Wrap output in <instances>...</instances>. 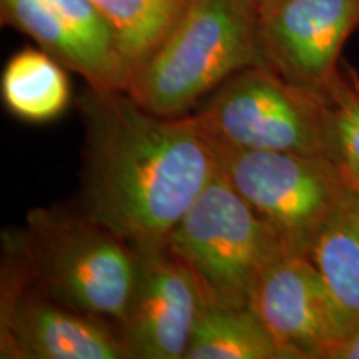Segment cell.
Masks as SVG:
<instances>
[{
  "label": "cell",
  "mask_w": 359,
  "mask_h": 359,
  "mask_svg": "<svg viewBox=\"0 0 359 359\" xmlns=\"http://www.w3.org/2000/svg\"><path fill=\"white\" fill-rule=\"evenodd\" d=\"M118 39L133 75L158 47L190 0H90ZM132 82V80H130Z\"/></svg>",
  "instance_id": "9a60e30c"
},
{
  "label": "cell",
  "mask_w": 359,
  "mask_h": 359,
  "mask_svg": "<svg viewBox=\"0 0 359 359\" xmlns=\"http://www.w3.org/2000/svg\"><path fill=\"white\" fill-rule=\"evenodd\" d=\"M330 359H359V327L334 349Z\"/></svg>",
  "instance_id": "e0dca14e"
},
{
  "label": "cell",
  "mask_w": 359,
  "mask_h": 359,
  "mask_svg": "<svg viewBox=\"0 0 359 359\" xmlns=\"http://www.w3.org/2000/svg\"><path fill=\"white\" fill-rule=\"evenodd\" d=\"M251 308L291 359H330L349 336L320 271L302 255L285 253L264 269Z\"/></svg>",
  "instance_id": "8fae6325"
},
{
  "label": "cell",
  "mask_w": 359,
  "mask_h": 359,
  "mask_svg": "<svg viewBox=\"0 0 359 359\" xmlns=\"http://www.w3.org/2000/svg\"><path fill=\"white\" fill-rule=\"evenodd\" d=\"M167 246L196 276L206 303L226 308L251 306L264 269L288 253L222 170L187 210Z\"/></svg>",
  "instance_id": "277c9868"
},
{
  "label": "cell",
  "mask_w": 359,
  "mask_h": 359,
  "mask_svg": "<svg viewBox=\"0 0 359 359\" xmlns=\"http://www.w3.org/2000/svg\"><path fill=\"white\" fill-rule=\"evenodd\" d=\"M137 251V278L120 326L130 359H185L205 308L193 271L168 246Z\"/></svg>",
  "instance_id": "ba28073f"
},
{
  "label": "cell",
  "mask_w": 359,
  "mask_h": 359,
  "mask_svg": "<svg viewBox=\"0 0 359 359\" xmlns=\"http://www.w3.org/2000/svg\"><path fill=\"white\" fill-rule=\"evenodd\" d=\"M185 359H291L253 308L205 303Z\"/></svg>",
  "instance_id": "5bb4252c"
},
{
  "label": "cell",
  "mask_w": 359,
  "mask_h": 359,
  "mask_svg": "<svg viewBox=\"0 0 359 359\" xmlns=\"http://www.w3.org/2000/svg\"><path fill=\"white\" fill-rule=\"evenodd\" d=\"M195 118L213 143L331 160L325 92L298 87L268 65L233 75Z\"/></svg>",
  "instance_id": "5b68a950"
},
{
  "label": "cell",
  "mask_w": 359,
  "mask_h": 359,
  "mask_svg": "<svg viewBox=\"0 0 359 359\" xmlns=\"http://www.w3.org/2000/svg\"><path fill=\"white\" fill-rule=\"evenodd\" d=\"M330 107L331 161L348 188L359 191V75L341 65L325 90Z\"/></svg>",
  "instance_id": "2e32d148"
},
{
  "label": "cell",
  "mask_w": 359,
  "mask_h": 359,
  "mask_svg": "<svg viewBox=\"0 0 359 359\" xmlns=\"http://www.w3.org/2000/svg\"><path fill=\"white\" fill-rule=\"evenodd\" d=\"M80 212L133 250L163 248L196 196L219 172L195 115L161 116L125 92L90 88Z\"/></svg>",
  "instance_id": "6da1fadb"
},
{
  "label": "cell",
  "mask_w": 359,
  "mask_h": 359,
  "mask_svg": "<svg viewBox=\"0 0 359 359\" xmlns=\"http://www.w3.org/2000/svg\"><path fill=\"white\" fill-rule=\"evenodd\" d=\"M308 258L351 334L359 327V191L348 188L314 238Z\"/></svg>",
  "instance_id": "7c38bea8"
},
{
  "label": "cell",
  "mask_w": 359,
  "mask_h": 359,
  "mask_svg": "<svg viewBox=\"0 0 359 359\" xmlns=\"http://www.w3.org/2000/svg\"><path fill=\"white\" fill-rule=\"evenodd\" d=\"M359 25V0H280L258 19L264 64L298 87L325 92Z\"/></svg>",
  "instance_id": "30bf717a"
},
{
  "label": "cell",
  "mask_w": 359,
  "mask_h": 359,
  "mask_svg": "<svg viewBox=\"0 0 359 359\" xmlns=\"http://www.w3.org/2000/svg\"><path fill=\"white\" fill-rule=\"evenodd\" d=\"M278 2H280V0H248L250 6L253 7L255 12H257L258 19L262 15H264L268 11H271V8L275 7Z\"/></svg>",
  "instance_id": "ac0fdd59"
},
{
  "label": "cell",
  "mask_w": 359,
  "mask_h": 359,
  "mask_svg": "<svg viewBox=\"0 0 359 359\" xmlns=\"http://www.w3.org/2000/svg\"><path fill=\"white\" fill-rule=\"evenodd\" d=\"M6 109L29 123H45L70 103L67 69L42 48L27 47L8 58L0 80Z\"/></svg>",
  "instance_id": "4fadbf2b"
},
{
  "label": "cell",
  "mask_w": 359,
  "mask_h": 359,
  "mask_svg": "<svg viewBox=\"0 0 359 359\" xmlns=\"http://www.w3.org/2000/svg\"><path fill=\"white\" fill-rule=\"evenodd\" d=\"M0 356L7 359H130L115 327L57 302L27 268L15 231L4 233Z\"/></svg>",
  "instance_id": "52a82bcc"
},
{
  "label": "cell",
  "mask_w": 359,
  "mask_h": 359,
  "mask_svg": "<svg viewBox=\"0 0 359 359\" xmlns=\"http://www.w3.org/2000/svg\"><path fill=\"white\" fill-rule=\"evenodd\" d=\"M4 24L29 35L100 92H127L132 72L118 39L90 0H0Z\"/></svg>",
  "instance_id": "9c48e42d"
},
{
  "label": "cell",
  "mask_w": 359,
  "mask_h": 359,
  "mask_svg": "<svg viewBox=\"0 0 359 359\" xmlns=\"http://www.w3.org/2000/svg\"><path fill=\"white\" fill-rule=\"evenodd\" d=\"M255 65L266 64L248 0H190L125 93L151 114L182 116Z\"/></svg>",
  "instance_id": "7a4b0ae2"
},
{
  "label": "cell",
  "mask_w": 359,
  "mask_h": 359,
  "mask_svg": "<svg viewBox=\"0 0 359 359\" xmlns=\"http://www.w3.org/2000/svg\"><path fill=\"white\" fill-rule=\"evenodd\" d=\"M219 170L288 253L308 257L348 187L325 156L213 143Z\"/></svg>",
  "instance_id": "8992f818"
},
{
  "label": "cell",
  "mask_w": 359,
  "mask_h": 359,
  "mask_svg": "<svg viewBox=\"0 0 359 359\" xmlns=\"http://www.w3.org/2000/svg\"><path fill=\"white\" fill-rule=\"evenodd\" d=\"M15 236L40 288L120 333L137 278V251L127 241L60 208L32 210Z\"/></svg>",
  "instance_id": "3957f363"
}]
</instances>
